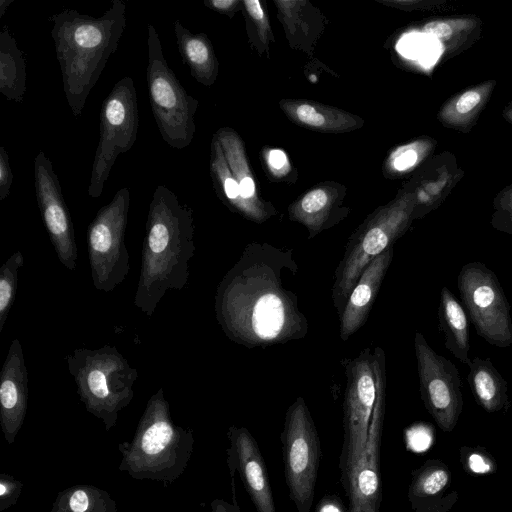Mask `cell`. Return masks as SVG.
<instances>
[{
	"label": "cell",
	"instance_id": "cell-1",
	"mask_svg": "<svg viewBox=\"0 0 512 512\" xmlns=\"http://www.w3.org/2000/svg\"><path fill=\"white\" fill-rule=\"evenodd\" d=\"M298 271L291 249L248 244L216 290V319L224 334L249 349L303 339L308 320L288 287Z\"/></svg>",
	"mask_w": 512,
	"mask_h": 512
},
{
	"label": "cell",
	"instance_id": "cell-2",
	"mask_svg": "<svg viewBox=\"0 0 512 512\" xmlns=\"http://www.w3.org/2000/svg\"><path fill=\"white\" fill-rule=\"evenodd\" d=\"M193 210L158 185L149 204L134 304L151 317L168 290L183 289L194 256Z\"/></svg>",
	"mask_w": 512,
	"mask_h": 512
},
{
	"label": "cell",
	"instance_id": "cell-3",
	"mask_svg": "<svg viewBox=\"0 0 512 512\" xmlns=\"http://www.w3.org/2000/svg\"><path fill=\"white\" fill-rule=\"evenodd\" d=\"M64 94L73 116L81 115L90 91L126 27V4L112 0L99 17L65 9L49 17Z\"/></svg>",
	"mask_w": 512,
	"mask_h": 512
},
{
	"label": "cell",
	"instance_id": "cell-4",
	"mask_svg": "<svg viewBox=\"0 0 512 512\" xmlns=\"http://www.w3.org/2000/svg\"><path fill=\"white\" fill-rule=\"evenodd\" d=\"M192 429L173 423L163 388L153 394L130 442L118 445V469L136 480L172 483L185 471L193 453Z\"/></svg>",
	"mask_w": 512,
	"mask_h": 512
},
{
	"label": "cell",
	"instance_id": "cell-5",
	"mask_svg": "<svg viewBox=\"0 0 512 512\" xmlns=\"http://www.w3.org/2000/svg\"><path fill=\"white\" fill-rule=\"evenodd\" d=\"M66 361L86 410L109 431L134 397L137 370L111 345L74 349Z\"/></svg>",
	"mask_w": 512,
	"mask_h": 512
},
{
	"label": "cell",
	"instance_id": "cell-6",
	"mask_svg": "<svg viewBox=\"0 0 512 512\" xmlns=\"http://www.w3.org/2000/svg\"><path fill=\"white\" fill-rule=\"evenodd\" d=\"M415 209L411 194L397 199L370 216L350 237L335 270L332 303L340 316L361 274L378 255L408 229Z\"/></svg>",
	"mask_w": 512,
	"mask_h": 512
},
{
	"label": "cell",
	"instance_id": "cell-7",
	"mask_svg": "<svg viewBox=\"0 0 512 512\" xmlns=\"http://www.w3.org/2000/svg\"><path fill=\"white\" fill-rule=\"evenodd\" d=\"M147 47L146 81L153 117L162 139L172 148L183 149L194 136L198 101L187 93L168 65L152 24L147 26Z\"/></svg>",
	"mask_w": 512,
	"mask_h": 512
},
{
	"label": "cell",
	"instance_id": "cell-8",
	"mask_svg": "<svg viewBox=\"0 0 512 512\" xmlns=\"http://www.w3.org/2000/svg\"><path fill=\"white\" fill-rule=\"evenodd\" d=\"M280 439L289 498L298 512H310L321 448L315 423L303 397H297L288 407Z\"/></svg>",
	"mask_w": 512,
	"mask_h": 512
},
{
	"label": "cell",
	"instance_id": "cell-9",
	"mask_svg": "<svg viewBox=\"0 0 512 512\" xmlns=\"http://www.w3.org/2000/svg\"><path fill=\"white\" fill-rule=\"evenodd\" d=\"M130 207V189H119L102 206L87 229L88 258L94 287L112 292L127 277L130 257L125 231Z\"/></svg>",
	"mask_w": 512,
	"mask_h": 512
},
{
	"label": "cell",
	"instance_id": "cell-10",
	"mask_svg": "<svg viewBox=\"0 0 512 512\" xmlns=\"http://www.w3.org/2000/svg\"><path fill=\"white\" fill-rule=\"evenodd\" d=\"M99 141L95 151L88 195L101 196L117 157L129 151L137 139L139 112L131 77L116 82L100 110Z\"/></svg>",
	"mask_w": 512,
	"mask_h": 512
},
{
	"label": "cell",
	"instance_id": "cell-11",
	"mask_svg": "<svg viewBox=\"0 0 512 512\" xmlns=\"http://www.w3.org/2000/svg\"><path fill=\"white\" fill-rule=\"evenodd\" d=\"M460 299L478 336L490 345H512L511 306L497 275L480 261L468 262L457 276Z\"/></svg>",
	"mask_w": 512,
	"mask_h": 512
},
{
	"label": "cell",
	"instance_id": "cell-12",
	"mask_svg": "<svg viewBox=\"0 0 512 512\" xmlns=\"http://www.w3.org/2000/svg\"><path fill=\"white\" fill-rule=\"evenodd\" d=\"M343 366L346 387L343 401L344 441L339 457L341 484H344L364 451L376 392L370 348L363 349L352 359H344Z\"/></svg>",
	"mask_w": 512,
	"mask_h": 512
},
{
	"label": "cell",
	"instance_id": "cell-13",
	"mask_svg": "<svg viewBox=\"0 0 512 512\" xmlns=\"http://www.w3.org/2000/svg\"><path fill=\"white\" fill-rule=\"evenodd\" d=\"M375 403L364 451L342 484L348 497V512H380L382 484L380 445L386 402V358L381 347L372 351Z\"/></svg>",
	"mask_w": 512,
	"mask_h": 512
},
{
	"label": "cell",
	"instance_id": "cell-14",
	"mask_svg": "<svg viewBox=\"0 0 512 512\" xmlns=\"http://www.w3.org/2000/svg\"><path fill=\"white\" fill-rule=\"evenodd\" d=\"M414 350L424 405L443 429H450L463 407L459 371L455 364L438 354L420 332L415 333Z\"/></svg>",
	"mask_w": 512,
	"mask_h": 512
},
{
	"label": "cell",
	"instance_id": "cell-15",
	"mask_svg": "<svg viewBox=\"0 0 512 512\" xmlns=\"http://www.w3.org/2000/svg\"><path fill=\"white\" fill-rule=\"evenodd\" d=\"M34 187L43 223L58 260L69 270L77 264V246L71 214L52 162L40 150L34 159Z\"/></svg>",
	"mask_w": 512,
	"mask_h": 512
},
{
	"label": "cell",
	"instance_id": "cell-16",
	"mask_svg": "<svg viewBox=\"0 0 512 512\" xmlns=\"http://www.w3.org/2000/svg\"><path fill=\"white\" fill-rule=\"evenodd\" d=\"M227 438V465L232 484L237 471L257 512H277L267 468L255 438L246 427L235 425L228 428Z\"/></svg>",
	"mask_w": 512,
	"mask_h": 512
},
{
	"label": "cell",
	"instance_id": "cell-17",
	"mask_svg": "<svg viewBox=\"0 0 512 512\" xmlns=\"http://www.w3.org/2000/svg\"><path fill=\"white\" fill-rule=\"evenodd\" d=\"M28 372L22 345L15 338L8 349L0 374V424L11 445L21 429L27 411Z\"/></svg>",
	"mask_w": 512,
	"mask_h": 512
},
{
	"label": "cell",
	"instance_id": "cell-18",
	"mask_svg": "<svg viewBox=\"0 0 512 512\" xmlns=\"http://www.w3.org/2000/svg\"><path fill=\"white\" fill-rule=\"evenodd\" d=\"M393 254L394 248L391 246L373 259L361 274L339 316L341 340L347 341L366 323Z\"/></svg>",
	"mask_w": 512,
	"mask_h": 512
},
{
	"label": "cell",
	"instance_id": "cell-19",
	"mask_svg": "<svg viewBox=\"0 0 512 512\" xmlns=\"http://www.w3.org/2000/svg\"><path fill=\"white\" fill-rule=\"evenodd\" d=\"M215 137L222 147L230 172L239 185V211L253 221H264L269 217V211L256 197L255 182L248 170L241 141L233 131L227 128L220 129Z\"/></svg>",
	"mask_w": 512,
	"mask_h": 512
},
{
	"label": "cell",
	"instance_id": "cell-20",
	"mask_svg": "<svg viewBox=\"0 0 512 512\" xmlns=\"http://www.w3.org/2000/svg\"><path fill=\"white\" fill-rule=\"evenodd\" d=\"M439 329L445 348L461 363L470 365V339L467 314L450 289L443 286L438 307Z\"/></svg>",
	"mask_w": 512,
	"mask_h": 512
},
{
	"label": "cell",
	"instance_id": "cell-21",
	"mask_svg": "<svg viewBox=\"0 0 512 512\" xmlns=\"http://www.w3.org/2000/svg\"><path fill=\"white\" fill-rule=\"evenodd\" d=\"M173 28L178 51L192 77L203 85H211L217 75V61L208 37L191 32L179 20L174 21Z\"/></svg>",
	"mask_w": 512,
	"mask_h": 512
},
{
	"label": "cell",
	"instance_id": "cell-22",
	"mask_svg": "<svg viewBox=\"0 0 512 512\" xmlns=\"http://www.w3.org/2000/svg\"><path fill=\"white\" fill-rule=\"evenodd\" d=\"M467 382L477 402L487 411H497L508 404L507 381L490 358L475 356L469 365Z\"/></svg>",
	"mask_w": 512,
	"mask_h": 512
},
{
	"label": "cell",
	"instance_id": "cell-23",
	"mask_svg": "<svg viewBox=\"0 0 512 512\" xmlns=\"http://www.w3.org/2000/svg\"><path fill=\"white\" fill-rule=\"evenodd\" d=\"M0 93L16 103H22L26 93L23 52L6 26L0 32Z\"/></svg>",
	"mask_w": 512,
	"mask_h": 512
},
{
	"label": "cell",
	"instance_id": "cell-24",
	"mask_svg": "<svg viewBox=\"0 0 512 512\" xmlns=\"http://www.w3.org/2000/svg\"><path fill=\"white\" fill-rule=\"evenodd\" d=\"M51 512H118V509L106 490L81 484L58 492Z\"/></svg>",
	"mask_w": 512,
	"mask_h": 512
},
{
	"label": "cell",
	"instance_id": "cell-25",
	"mask_svg": "<svg viewBox=\"0 0 512 512\" xmlns=\"http://www.w3.org/2000/svg\"><path fill=\"white\" fill-rule=\"evenodd\" d=\"M334 203L335 196L328 190H311L290 208V218L305 225L313 238L330 225Z\"/></svg>",
	"mask_w": 512,
	"mask_h": 512
},
{
	"label": "cell",
	"instance_id": "cell-26",
	"mask_svg": "<svg viewBox=\"0 0 512 512\" xmlns=\"http://www.w3.org/2000/svg\"><path fill=\"white\" fill-rule=\"evenodd\" d=\"M24 265V256L20 251L14 252L0 268V332L8 318L15 301L18 272Z\"/></svg>",
	"mask_w": 512,
	"mask_h": 512
},
{
	"label": "cell",
	"instance_id": "cell-27",
	"mask_svg": "<svg viewBox=\"0 0 512 512\" xmlns=\"http://www.w3.org/2000/svg\"><path fill=\"white\" fill-rule=\"evenodd\" d=\"M490 89L489 84L462 93L444 109V118L449 122L460 123L472 118L483 104Z\"/></svg>",
	"mask_w": 512,
	"mask_h": 512
},
{
	"label": "cell",
	"instance_id": "cell-28",
	"mask_svg": "<svg viewBox=\"0 0 512 512\" xmlns=\"http://www.w3.org/2000/svg\"><path fill=\"white\" fill-rule=\"evenodd\" d=\"M448 482V474L440 468H426L414 478L410 487V499L415 503L419 499L440 492Z\"/></svg>",
	"mask_w": 512,
	"mask_h": 512
},
{
	"label": "cell",
	"instance_id": "cell-29",
	"mask_svg": "<svg viewBox=\"0 0 512 512\" xmlns=\"http://www.w3.org/2000/svg\"><path fill=\"white\" fill-rule=\"evenodd\" d=\"M293 115L299 122L313 128L324 129L331 126L329 124L331 121L330 113L327 114L312 104L300 103L296 105Z\"/></svg>",
	"mask_w": 512,
	"mask_h": 512
},
{
	"label": "cell",
	"instance_id": "cell-30",
	"mask_svg": "<svg viewBox=\"0 0 512 512\" xmlns=\"http://www.w3.org/2000/svg\"><path fill=\"white\" fill-rule=\"evenodd\" d=\"M495 212L491 219L492 226L500 231L512 235V193L498 198L495 201Z\"/></svg>",
	"mask_w": 512,
	"mask_h": 512
},
{
	"label": "cell",
	"instance_id": "cell-31",
	"mask_svg": "<svg viewBox=\"0 0 512 512\" xmlns=\"http://www.w3.org/2000/svg\"><path fill=\"white\" fill-rule=\"evenodd\" d=\"M23 483L7 473L0 474V512L15 505L21 495Z\"/></svg>",
	"mask_w": 512,
	"mask_h": 512
},
{
	"label": "cell",
	"instance_id": "cell-32",
	"mask_svg": "<svg viewBox=\"0 0 512 512\" xmlns=\"http://www.w3.org/2000/svg\"><path fill=\"white\" fill-rule=\"evenodd\" d=\"M13 182V173L10 166V159L5 147H0V200H4L10 194Z\"/></svg>",
	"mask_w": 512,
	"mask_h": 512
},
{
	"label": "cell",
	"instance_id": "cell-33",
	"mask_svg": "<svg viewBox=\"0 0 512 512\" xmlns=\"http://www.w3.org/2000/svg\"><path fill=\"white\" fill-rule=\"evenodd\" d=\"M420 154L415 145L399 148L393 155V166L399 171L413 167L419 160Z\"/></svg>",
	"mask_w": 512,
	"mask_h": 512
},
{
	"label": "cell",
	"instance_id": "cell-34",
	"mask_svg": "<svg viewBox=\"0 0 512 512\" xmlns=\"http://www.w3.org/2000/svg\"><path fill=\"white\" fill-rule=\"evenodd\" d=\"M315 512H348V508L337 494H325L318 501Z\"/></svg>",
	"mask_w": 512,
	"mask_h": 512
},
{
	"label": "cell",
	"instance_id": "cell-35",
	"mask_svg": "<svg viewBox=\"0 0 512 512\" xmlns=\"http://www.w3.org/2000/svg\"><path fill=\"white\" fill-rule=\"evenodd\" d=\"M424 32L439 40H448L453 35V27L448 21H432L424 26Z\"/></svg>",
	"mask_w": 512,
	"mask_h": 512
},
{
	"label": "cell",
	"instance_id": "cell-36",
	"mask_svg": "<svg viewBox=\"0 0 512 512\" xmlns=\"http://www.w3.org/2000/svg\"><path fill=\"white\" fill-rule=\"evenodd\" d=\"M268 163L276 173H284V168H288V161L285 153L281 150H271L268 156Z\"/></svg>",
	"mask_w": 512,
	"mask_h": 512
},
{
	"label": "cell",
	"instance_id": "cell-37",
	"mask_svg": "<svg viewBox=\"0 0 512 512\" xmlns=\"http://www.w3.org/2000/svg\"><path fill=\"white\" fill-rule=\"evenodd\" d=\"M244 5L251 18L261 27L265 26V14L260 2L257 0H245Z\"/></svg>",
	"mask_w": 512,
	"mask_h": 512
},
{
	"label": "cell",
	"instance_id": "cell-38",
	"mask_svg": "<svg viewBox=\"0 0 512 512\" xmlns=\"http://www.w3.org/2000/svg\"><path fill=\"white\" fill-rule=\"evenodd\" d=\"M211 512H241L240 508L233 497V503H229L223 499H214L210 503Z\"/></svg>",
	"mask_w": 512,
	"mask_h": 512
},
{
	"label": "cell",
	"instance_id": "cell-39",
	"mask_svg": "<svg viewBox=\"0 0 512 512\" xmlns=\"http://www.w3.org/2000/svg\"><path fill=\"white\" fill-rule=\"evenodd\" d=\"M204 4L219 12L229 13L238 4L237 0H206Z\"/></svg>",
	"mask_w": 512,
	"mask_h": 512
},
{
	"label": "cell",
	"instance_id": "cell-40",
	"mask_svg": "<svg viewBox=\"0 0 512 512\" xmlns=\"http://www.w3.org/2000/svg\"><path fill=\"white\" fill-rule=\"evenodd\" d=\"M469 466L476 473H484L489 470V466L484 459L478 454H472L469 457Z\"/></svg>",
	"mask_w": 512,
	"mask_h": 512
},
{
	"label": "cell",
	"instance_id": "cell-41",
	"mask_svg": "<svg viewBox=\"0 0 512 512\" xmlns=\"http://www.w3.org/2000/svg\"><path fill=\"white\" fill-rule=\"evenodd\" d=\"M13 2H14V0H0V19L4 16L7 8Z\"/></svg>",
	"mask_w": 512,
	"mask_h": 512
}]
</instances>
